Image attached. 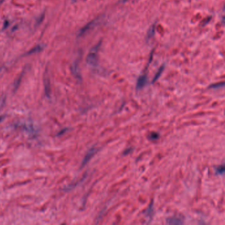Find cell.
Masks as SVG:
<instances>
[{
	"label": "cell",
	"mask_w": 225,
	"mask_h": 225,
	"mask_svg": "<svg viewBox=\"0 0 225 225\" xmlns=\"http://www.w3.org/2000/svg\"><path fill=\"white\" fill-rule=\"evenodd\" d=\"M101 42H100L98 44H97L95 47H94L90 51V53L88 55V56L87 57V62L89 65L91 66H97V55L96 54L98 52V48L101 46Z\"/></svg>",
	"instance_id": "cell-1"
},
{
	"label": "cell",
	"mask_w": 225,
	"mask_h": 225,
	"mask_svg": "<svg viewBox=\"0 0 225 225\" xmlns=\"http://www.w3.org/2000/svg\"><path fill=\"white\" fill-rule=\"evenodd\" d=\"M97 150H98V149H96V148L94 147H92L91 148V149H89V150H88V152L87 154H86L85 157H84V159H83V161H82V164H81V166H84L85 165H86L88 162H89V161L90 160V159L94 156V155L97 152Z\"/></svg>",
	"instance_id": "cell-2"
},
{
	"label": "cell",
	"mask_w": 225,
	"mask_h": 225,
	"mask_svg": "<svg viewBox=\"0 0 225 225\" xmlns=\"http://www.w3.org/2000/svg\"><path fill=\"white\" fill-rule=\"evenodd\" d=\"M97 22H98V20L95 19L94 21H92L90 22L89 23H88V24L86 25V26L83 27V29L79 31V36L83 35V34H85L86 32H87L88 31H90V29H92L94 27L96 26Z\"/></svg>",
	"instance_id": "cell-3"
},
{
	"label": "cell",
	"mask_w": 225,
	"mask_h": 225,
	"mask_svg": "<svg viewBox=\"0 0 225 225\" xmlns=\"http://www.w3.org/2000/svg\"><path fill=\"white\" fill-rule=\"evenodd\" d=\"M147 81V78L146 75H142L140 77V78L138 79L137 81V85H136V89L137 90H140L143 89L145 87L146 83Z\"/></svg>",
	"instance_id": "cell-4"
},
{
	"label": "cell",
	"mask_w": 225,
	"mask_h": 225,
	"mask_svg": "<svg viewBox=\"0 0 225 225\" xmlns=\"http://www.w3.org/2000/svg\"><path fill=\"white\" fill-rule=\"evenodd\" d=\"M166 223L168 224H182L183 221L178 217H170L166 219Z\"/></svg>",
	"instance_id": "cell-5"
},
{
	"label": "cell",
	"mask_w": 225,
	"mask_h": 225,
	"mask_svg": "<svg viewBox=\"0 0 225 225\" xmlns=\"http://www.w3.org/2000/svg\"><path fill=\"white\" fill-rule=\"evenodd\" d=\"M44 85H45V91L48 96H50V81L49 78L45 75L44 77Z\"/></svg>",
	"instance_id": "cell-6"
},
{
	"label": "cell",
	"mask_w": 225,
	"mask_h": 225,
	"mask_svg": "<svg viewBox=\"0 0 225 225\" xmlns=\"http://www.w3.org/2000/svg\"><path fill=\"white\" fill-rule=\"evenodd\" d=\"M224 164H222V165L221 166H217V168H215V172H216V174H219V175H221V174H223L224 172Z\"/></svg>",
	"instance_id": "cell-7"
},
{
	"label": "cell",
	"mask_w": 225,
	"mask_h": 225,
	"mask_svg": "<svg viewBox=\"0 0 225 225\" xmlns=\"http://www.w3.org/2000/svg\"><path fill=\"white\" fill-rule=\"evenodd\" d=\"M164 66H162L161 67V68L159 69V71H158V72L157 73L156 75H155L154 79H153V83H155V81H156L159 78V77L161 76V75L162 73V71H163V70H164Z\"/></svg>",
	"instance_id": "cell-8"
},
{
	"label": "cell",
	"mask_w": 225,
	"mask_h": 225,
	"mask_svg": "<svg viewBox=\"0 0 225 225\" xmlns=\"http://www.w3.org/2000/svg\"><path fill=\"white\" fill-rule=\"evenodd\" d=\"M153 202L150 204L149 208L147 209V211H146V214H147V216L149 217L150 219H151V216L153 215Z\"/></svg>",
	"instance_id": "cell-9"
},
{
	"label": "cell",
	"mask_w": 225,
	"mask_h": 225,
	"mask_svg": "<svg viewBox=\"0 0 225 225\" xmlns=\"http://www.w3.org/2000/svg\"><path fill=\"white\" fill-rule=\"evenodd\" d=\"M42 50V46H36L35 48H32V49L31 50H30L29 52H28V55L32 54H34V53L39 52H40V51H41Z\"/></svg>",
	"instance_id": "cell-10"
},
{
	"label": "cell",
	"mask_w": 225,
	"mask_h": 225,
	"mask_svg": "<svg viewBox=\"0 0 225 225\" xmlns=\"http://www.w3.org/2000/svg\"><path fill=\"white\" fill-rule=\"evenodd\" d=\"M159 134L158 133H156V132H153V133H150V135L149 136V139L151 141L157 140L159 139Z\"/></svg>",
	"instance_id": "cell-11"
},
{
	"label": "cell",
	"mask_w": 225,
	"mask_h": 225,
	"mask_svg": "<svg viewBox=\"0 0 225 225\" xmlns=\"http://www.w3.org/2000/svg\"><path fill=\"white\" fill-rule=\"evenodd\" d=\"M224 87V83H218V84L216 85H212L209 86L210 89H217V88H221V87Z\"/></svg>",
	"instance_id": "cell-12"
},
{
	"label": "cell",
	"mask_w": 225,
	"mask_h": 225,
	"mask_svg": "<svg viewBox=\"0 0 225 225\" xmlns=\"http://www.w3.org/2000/svg\"><path fill=\"white\" fill-rule=\"evenodd\" d=\"M154 32H155V26H153L151 28H150V31H149V33H148L149 37H151L153 34H154Z\"/></svg>",
	"instance_id": "cell-13"
},
{
	"label": "cell",
	"mask_w": 225,
	"mask_h": 225,
	"mask_svg": "<svg viewBox=\"0 0 225 225\" xmlns=\"http://www.w3.org/2000/svg\"><path fill=\"white\" fill-rule=\"evenodd\" d=\"M131 150H132V149H131V148H129V149H126V150H124V155H127V154H129V153H130V152L131 151Z\"/></svg>",
	"instance_id": "cell-14"
},
{
	"label": "cell",
	"mask_w": 225,
	"mask_h": 225,
	"mask_svg": "<svg viewBox=\"0 0 225 225\" xmlns=\"http://www.w3.org/2000/svg\"><path fill=\"white\" fill-rule=\"evenodd\" d=\"M2 120H3V117H0V122L2 121Z\"/></svg>",
	"instance_id": "cell-15"
},
{
	"label": "cell",
	"mask_w": 225,
	"mask_h": 225,
	"mask_svg": "<svg viewBox=\"0 0 225 225\" xmlns=\"http://www.w3.org/2000/svg\"><path fill=\"white\" fill-rule=\"evenodd\" d=\"M122 1L123 2H125V1H127V0H122Z\"/></svg>",
	"instance_id": "cell-16"
}]
</instances>
